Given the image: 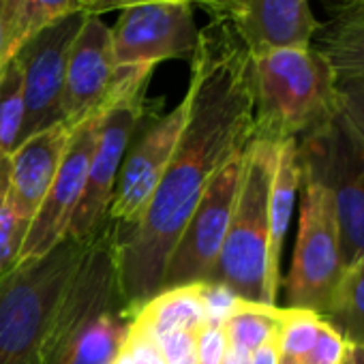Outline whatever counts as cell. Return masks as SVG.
Returning <instances> with one entry per match:
<instances>
[{"mask_svg": "<svg viewBox=\"0 0 364 364\" xmlns=\"http://www.w3.org/2000/svg\"><path fill=\"white\" fill-rule=\"evenodd\" d=\"M185 101V129L159 187L139 221L118 228V281L131 319L161 291L167 259L215 173L253 139L249 52L221 22L200 31Z\"/></svg>", "mask_w": 364, "mask_h": 364, "instance_id": "obj_1", "label": "cell"}, {"mask_svg": "<svg viewBox=\"0 0 364 364\" xmlns=\"http://www.w3.org/2000/svg\"><path fill=\"white\" fill-rule=\"evenodd\" d=\"M118 223L107 219L50 321L41 364H112L131 315L118 281Z\"/></svg>", "mask_w": 364, "mask_h": 364, "instance_id": "obj_2", "label": "cell"}, {"mask_svg": "<svg viewBox=\"0 0 364 364\" xmlns=\"http://www.w3.org/2000/svg\"><path fill=\"white\" fill-rule=\"evenodd\" d=\"M255 105L253 139H302L341 114L336 73L317 48L249 54Z\"/></svg>", "mask_w": 364, "mask_h": 364, "instance_id": "obj_3", "label": "cell"}, {"mask_svg": "<svg viewBox=\"0 0 364 364\" xmlns=\"http://www.w3.org/2000/svg\"><path fill=\"white\" fill-rule=\"evenodd\" d=\"M90 238L65 236L50 253L0 277V364H41L50 321Z\"/></svg>", "mask_w": 364, "mask_h": 364, "instance_id": "obj_4", "label": "cell"}, {"mask_svg": "<svg viewBox=\"0 0 364 364\" xmlns=\"http://www.w3.org/2000/svg\"><path fill=\"white\" fill-rule=\"evenodd\" d=\"M279 144L251 139L245 152L240 189L232 223L208 277V283L230 287L238 298L255 304H270L268 279V202L277 165Z\"/></svg>", "mask_w": 364, "mask_h": 364, "instance_id": "obj_5", "label": "cell"}, {"mask_svg": "<svg viewBox=\"0 0 364 364\" xmlns=\"http://www.w3.org/2000/svg\"><path fill=\"white\" fill-rule=\"evenodd\" d=\"M302 173L330 189L334 200L343 270L364 255V135L341 114L298 139Z\"/></svg>", "mask_w": 364, "mask_h": 364, "instance_id": "obj_6", "label": "cell"}, {"mask_svg": "<svg viewBox=\"0 0 364 364\" xmlns=\"http://www.w3.org/2000/svg\"><path fill=\"white\" fill-rule=\"evenodd\" d=\"M152 71L154 67L120 69L116 88L107 101L101 120L84 196L69 221L67 236L75 240H88L109 219V206L114 200L118 173L131 146V137L139 124L144 97Z\"/></svg>", "mask_w": 364, "mask_h": 364, "instance_id": "obj_7", "label": "cell"}, {"mask_svg": "<svg viewBox=\"0 0 364 364\" xmlns=\"http://www.w3.org/2000/svg\"><path fill=\"white\" fill-rule=\"evenodd\" d=\"M300 187V221L285 296L289 309H306L321 317L343 274L338 225L332 193L323 182L302 173Z\"/></svg>", "mask_w": 364, "mask_h": 364, "instance_id": "obj_8", "label": "cell"}, {"mask_svg": "<svg viewBox=\"0 0 364 364\" xmlns=\"http://www.w3.org/2000/svg\"><path fill=\"white\" fill-rule=\"evenodd\" d=\"M245 152L232 156L210 180L167 259L161 289L208 281L232 223L245 167Z\"/></svg>", "mask_w": 364, "mask_h": 364, "instance_id": "obj_9", "label": "cell"}, {"mask_svg": "<svg viewBox=\"0 0 364 364\" xmlns=\"http://www.w3.org/2000/svg\"><path fill=\"white\" fill-rule=\"evenodd\" d=\"M109 37L118 69L156 67L169 58L193 56L200 28L191 3H150L124 9Z\"/></svg>", "mask_w": 364, "mask_h": 364, "instance_id": "obj_10", "label": "cell"}, {"mask_svg": "<svg viewBox=\"0 0 364 364\" xmlns=\"http://www.w3.org/2000/svg\"><path fill=\"white\" fill-rule=\"evenodd\" d=\"M88 16L71 14L41 28L18 50L16 58L24 77V124L20 144L35 133L63 122L60 101L69 52Z\"/></svg>", "mask_w": 364, "mask_h": 364, "instance_id": "obj_11", "label": "cell"}, {"mask_svg": "<svg viewBox=\"0 0 364 364\" xmlns=\"http://www.w3.org/2000/svg\"><path fill=\"white\" fill-rule=\"evenodd\" d=\"M105 107L107 103L73 127L65 156L60 161L56 178L50 187V193L43 200L39 213L35 215L28 228V234L20 253V264L50 253L67 236L69 221L84 196L86 182H88V171H90L95 148H97Z\"/></svg>", "mask_w": 364, "mask_h": 364, "instance_id": "obj_12", "label": "cell"}, {"mask_svg": "<svg viewBox=\"0 0 364 364\" xmlns=\"http://www.w3.org/2000/svg\"><path fill=\"white\" fill-rule=\"evenodd\" d=\"M185 120L187 101L182 97V101L171 112L154 120L146 133L127 150L109 206V219L116 221L118 228L124 230L139 221L169 165L180 133L185 129Z\"/></svg>", "mask_w": 364, "mask_h": 364, "instance_id": "obj_13", "label": "cell"}, {"mask_svg": "<svg viewBox=\"0 0 364 364\" xmlns=\"http://www.w3.org/2000/svg\"><path fill=\"white\" fill-rule=\"evenodd\" d=\"M221 22L249 52L279 48H311L321 22L311 11V0H228Z\"/></svg>", "mask_w": 364, "mask_h": 364, "instance_id": "obj_14", "label": "cell"}, {"mask_svg": "<svg viewBox=\"0 0 364 364\" xmlns=\"http://www.w3.org/2000/svg\"><path fill=\"white\" fill-rule=\"evenodd\" d=\"M120 69L114 63L109 26L101 18H88L69 52L60 120L75 127L103 107L116 88Z\"/></svg>", "mask_w": 364, "mask_h": 364, "instance_id": "obj_15", "label": "cell"}, {"mask_svg": "<svg viewBox=\"0 0 364 364\" xmlns=\"http://www.w3.org/2000/svg\"><path fill=\"white\" fill-rule=\"evenodd\" d=\"M71 131L73 127L67 122L52 124L24 139L11 154V178L7 198L26 223H33L35 215L39 213L43 200L50 193Z\"/></svg>", "mask_w": 364, "mask_h": 364, "instance_id": "obj_16", "label": "cell"}, {"mask_svg": "<svg viewBox=\"0 0 364 364\" xmlns=\"http://www.w3.org/2000/svg\"><path fill=\"white\" fill-rule=\"evenodd\" d=\"M302 185V167L298 154V139H287L279 144L277 150V165L270 187V202H268V300L277 306V296L281 287V255L283 242L289 228L296 193Z\"/></svg>", "mask_w": 364, "mask_h": 364, "instance_id": "obj_17", "label": "cell"}, {"mask_svg": "<svg viewBox=\"0 0 364 364\" xmlns=\"http://www.w3.org/2000/svg\"><path fill=\"white\" fill-rule=\"evenodd\" d=\"M206 323L200 283L161 289L131 319V328L152 336L154 341L173 330L198 332Z\"/></svg>", "mask_w": 364, "mask_h": 364, "instance_id": "obj_18", "label": "cell"}, {"mask_svg": "<svg viewBox=\"0 0 364 364\" xmlns=\"http://www.w3.org/2000/svg\"><path fill=\"white\" fill-rule=\"evenodd\" d=\"M313 48L328 58L336 80L364 75V5L336 9L334 18L317 31Z\"/></svg>", "mask_w": 364, "mask_h": 364, "instance_id": "obj_19", "label": "cell"}, {"mask_svg": "<svg viewBox=\"0 0 364 364\" xmlns=\"http://www.w3.org/2000/svg\"><path fill=\"white\" fill-rule=\"evenodd\" d=\"M321 319L347 345H364V255L343 270Z\"/></svg>", "mask_w": 364, "mask_h": 364, "instance_id": "obj_20", "label": "cell"}, {"mask_svg": "<svg viewBox=\"0 0 364 364\" xmlns=\"http://www.w3.org/2000/svg\"><path fill=\"white\" fill-rule=\"evenodd\" d=\"M281 319L283 309L279 306L245 302L223 326L230 349L251 355L255 349L279 336Z\"/></svg>", "mask_w": 364, "mask_h": 364, "instance_id": "obj_21", "label": "cell"}, {"mask_svg": "<svg viewBox=\"0 0 364 364\" xmlns=\"http://www.w3.org/2000/svg\"><path fill=\"white\" fill-rule=\"evenodd\" d=\"M24 124V77L14 56L0 69V150L14 154Z\"/></svg>", "mask_w": 364, "mask_h": 364, "instance_id": "obj_22", "label": "cell"}, {"mask_svg": "<svg viewBox=\"0 0 364 364\" xmlns=\"http://www.w3.org/2000/svg\"><path fill=\"white\" fill-rule=\"evenodd\" d=\"M323 319L306 309H283L279 347L281 355L289 360H300L317 341Z\"/></svg>", "mask_w": 364, "mask_h": 364, "instance_id": "obj_23", "label": "cell"}, {"mask_svg": "<svg viewBox=\"0 0 364 364\" xmlns=\"http://www.w3.org/2000/svg\"><path fill=\"white\" fill-rule=\"evenodd\" d=\"M90 3L92 0H20L24 39H31L41 28L71 14H80V11L86 14Z\"/></svg>", "mask_w": 364, "mask_h": 364, "instance_id": "obj_24", "label": "cell"}, {"mask_svg": "<svg viewBox=\"0 0 364 364\" xmlns=\"http://www.w3.org/2000/svg\"><path fill=\"white\" fill-rule=\"evenodd\" d=\"M31 223H26L5 198L0 202V277L11 272L20 264V253Z\"/></svg>", "mask_w": 364, "mask_h": 364, "instance_id": "obj_25", "label": "cell"}, {"mask_svg": "<svg viewBox=\"0 0 364 364\" xmlns=\"http://www.w3.org/2000/svg\"><path fill=\"white\" fill-rule=\"evenodd\" d=\"M20 0H0V69L24 46Z\"/></svg>", "mask_w": 364, "mask_h": 364, "instance_id": "obj_26", "label": "cell"}, {"mask_svg": "<svg viewBox=\"0 0 364 364\" xmlns=\"http://www.w3.org/2000/svg\"><path fill=\"white\" fill-rule=\"evenodd\" d=\"M200 298L204 304V315H206V323L213 326H225V321L238 313V309L247 302L242 298H238L230 287L221 285V283H200Z\"/></svg>", "mask_w": 364, "mask_h": 364, "instance_id": "obj_27", "label": "cell"}, {"mask_svg": "<svg viewBox=\"0 0 364 364\" xmlns=\"http://www.w3.org/2000/svg\"><path fill=\"white\" fill-rule=\"evenodd\" d=\"M112 364H167V362L159 349V343L152 336L137 332L129 326Z\"/></svg>", "mask_w": 364, "mask_h": 364, "instance_id": "obj_28", "label": "cell"}, {"mask_svg": "<svg viewBox=\"0 0 364 364\" xmlns=\"http://www.w3.org/2000/svg\"><path fill=\"white\" fill-rule=\"evenodd\" d=\"M347 349L349 345L345 343V338L323 321L315 345L300 360H294V362L296 364H343Z\"/></svg>", "mask_w": 364, "mask_h": 364, "instance_id": "obj_29", "label": "cell"}, {"mask_svg": "<svg viewBox=\"0 0 364 364\" xmlns=\"http://www.w3.org/2000/svg\"><path fill=\"white\" fill-rule=\"evenodd\" d=\"M150 3H191V5H202L215 20L221 18L228 0H92L86 9L88 18H99L109 11H124L129 7L137 5H150Z\"/></svg>", "mask_w": 364, "mask_h": 364, "instance_id": "obj_30", "label": "cell"}, {"mask_svg": "<svg viewBox=\"0 0 364 364\" xmlns=\"http://www.w3.org/2000/svg\"><path fill=\"white\" fill-rule=\"evenodd\" d=\"M156 343L167 364H198L196 332L173 330L159 336Z\"/></svg>", "mask_w": 364, "mask_h": 364, "instance_id": "obj_31", "label": "cell"}, {"mask_svg": "<svg viewBox=\"0 0 364 364\" xmlns=\"http://www.w3.org/2000/svg\"><path fill=\"white\" fill-rule=\"evenodd\" d=\"M196 349H198V364H223L230 351L225 328L204 323L196 332Z\"/></svg>", "mask_w": 364, "mask_h": 364, "instance_id": "obj_32", "label": "cell"}, {"mask_svg": "<svg viewBox=\"0 0 364 364\" xmlns=\"http://www.w3.org/2000/svg\"><path fill=\"white\" fill-rule=\"evenodd\" d=\"M336 88L343 114L364 135V75L336 80Z\"/></svg>", "mask_w": 364, "mask_h": 364, "instance_id": "obj_33", "label": "cell"}, {"mask_svg": "<svg viewBox=\"0 0 364 364\" xmlns=\"http://www.w3.org/2000/svg\"><path fill=\"white\" fill-rule=\"evenodd\" d=\"M251 364H281V347H279V336L262 345L251 353Z\"/></svg>", "mask_w": 364, "mask_h": 364, "instance_id": "obj_34", "label": "cell"}, {"mask_svg": "<svg viewBox=\"0 0 364 364\" xmlns=\"http://www.w3.org/2000/svg\"><path fill=\"white\" fill-rule=\"evenodd\" d=\"M9 178H11V154L0 150V202L9 193Z\"/></svg>", "mask_w": 364, "mask_h": 364, "instance_id": "obj_35", "label": "cell"}, {"mask_svg": "<svg viewBox=\"0 0 364 364\" xmlns=\"http://www.w3.org/2000/svg\"><path fill=\"white\" fill-rule=\"evenodd\" d=\"M223 364H251V355L249 353H242V351H234L230 349Z\"/></svg>", "mask_w": 364, "mask_h": 364, "instance_id": "obj_36", "label": "cell"}, {"mask_svg": "<svg viewBox=\"0 0 364 364\" xmlns=\"http://www.w3.org/2000/svg\"><path fill=\"white\" fill-rule=\"evenodd\" d=\"M349 355L353 364H364V345H349Z\"/></svg>", "mask_w": 364, "mask_h": 364, "instance_id": "obj_37", "label": "cell"}, {"mask_svg": "<svg viewBox=\"0 0 364 364\" xmlns=\"http://www.w3.org/2000/svg\"><path fill=\"white\" fill-rule=\"evenodd\" d=\"M358 5H364V0H338L336 9H351V7H358Z\"/></svg>", "mask_w": 364, "mask_h": 364, "instance_id": "obj_38", "label": "cell"}, {"mask_svg": "<svg viewBox=\"0 0 364 364\" xmlns=\"http://www.w3.org/2000/svg\"><path fill=\"white\" fill-rule=\"evenodd\" d=\"M343 364H353V362H351V355H349V349H347V355H345Z\"/></svg>", "mask_w": 364, "mask_h": 364, "instance_id": "obj_39", "label": "cell"}, {"mask_svg": "<svg viewBox=\"0 0 364 364\" xmlns=\"http://www.w3.org/2000/svg\"><path fill=\"white\" fill-rule=\"evenodd\" d=\"M281 364H296V362H294V360H289V358H283V355H281Z\"/></svg>", "mask_w": 364, "mask_h": 364, "instance_id": "obj_40", "label": "cell"}]
</instances>
